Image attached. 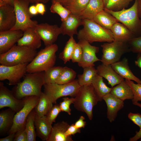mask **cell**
Segmentation results:
<instances>
[{
    "instance_id": "obj_33",
    "label": "cell",
    "mask_w": 141,
    "mask_h": 141,
    "mask_svg": "<svg viewBox=\"0 0 141 141\" xmlns=\"http://www.w3.org/2000/svg\"><path fill=\"white\" fill-rule=\"evenodd\" d=\"M36 113L34 109L27 117L25 130L27 135V141H35L37 135L35 131V119Z\"/></svg>"
},
{
    "instance_id": "obj_29",
    "label": "cell",
    "mask_w": 141,
    "mask_h": 141,
    "mask_svg": "<svg viewBox=\"0 0 141 141\" xmlns=\"http://www.w3.org/2000/svg\"><path fill=\"white\" fill-rule=\"evenodd\" d=\"M39 101L34 109L36 115L39 117L45 116L52 107L53 103L46 94L42 92Z\"/></svg>"
},
{
    "instance_id": "obj_44",
    "label": "cell",
    "mask_w": 141,
    "mask_h": 141,
    "mask_svg": "<svg viewBox=\"0 0 141 141\" xmlns=\"http://www.w3.org/2000/svg\"><path fill=\"white\" fill-rule=\"evenodd\" d=\"M128 118L141 129V114L139 113H130L128 114Z\"/></svg>"
},
{
    "instance_id": "obj_37",
    "label": "cell",
    "mask_w": 141,
    "mask_h": 141,
    "mask_svg": "<svg viewBox=\"0 0 141 141\" xmlns=\"http://www.w3.org/2000/svg\"><path fill=\"white\" fill-rule=\"evenodd\" d=\"M76 74V72L72 69L67 66L64 67L56 83L62 85L70 83L75 80Z\"/></svg>"
},
{
    "instance_id": "obj_14",
    "label": "cell",
    "mask_w": 141,
    "mask_h": 141,
    "mask_svg": "<svg viewBox=\"0 0 141 141\" xmlns=\"http://www.w3.org/2000/svg\"><path fill=\"white\" fill-rule=\"evenodd\" d=\"M82 49V55L80 61L78 63V66L83 68L86 67L94 66V63L101 61L96 56V54L99 51L98 47L93 46L88 42L83 40H79Z\"/></svg>"
},
{
    "instance_id": "obj_24",
    "label": "cell",
    "mask_w": 141,
    "mask_h": 141,
    "mask_svg": "<svg viewBox=\"0 0 141 141\" xmlns=\"http://www.w3.org/2000/svg\"><path fill=\"white\" fill-rule=\"evenodd\" d=\"M66 122L62 121L55 124L47 141H73L72 136H67L65 132L69 126Z\"/></svg>"
},
{
    "instance_id": "obj_4",
    "label": "cell",
    "mask_w": 141,
    "mask_h": 141,
    "mask_svg": "<svg viewBox=\"0 0 141 141\" xmlns=\"http://www.w3.org/2000/svg\"><path fill=\"white\" fill-rule=\"evenodd\" d=\"M37 53L36 50L15 44L6 52L0 54V63L7 66H11L29 63Z\"/></svg>"
},
{
    "instance_id": "obj_57",
    "label": "cell",
    "mask_w": 141,
    "mask_h": 141,
    "mask_svg": "<svg viewBox=\"0 0 141 141\" xmlns=\"http://www.w3.org/2000/svg\"><path fill=\"white\" fill-rule=\"evenodd\" d=\"M40 2L43 3H45L48 2L50 0H40Z\"/></svg>"
},
{
    "instance_id": "obj_55",
    "label": "cell",
    "mask_w": 141,
    "mask_h": 141,
    "mask_svg": "<svg viewBox=\"0 0 141 141\" xmlns=\"http://www.w3.org/2000/svg\"><path fill=\"white\" fill-rule=\"evenodd\" d=\"M51 1H54L56 2H58L62 5H63L66 2L69 0H51Z\"/></svg>"
},
{
    "instance_id": "obj_3",
    "label": "cell",
    "mask_w": 141,
    "mask_h": 141,
    "mask_svg": "<svg viewBox=\"0 0 141 141\" xmlns=\"http://www.w3.org/2000/svg\"><path fill=\"white\" fill-rule=\"evenodd\" d=\"M58 49V46L55 44L41 49L28 64L27 73L44 72L54 66L56 60V52Z\"/></svg>"
},
{
    "instance_id": "obj_1",
    "label": "cell",
    "mask_w": 141,
    "mask_h": 141,
    "mask_svg": "<svg viewBox=\"0 0 141 141\" xmlns=\"http://www.w3.org/2000/svg\"><path fill=\"white\" fill-rule=\"evenodd\" d=\"M43 72L27 73L23 80L16 85L13 92L17 99H21L30 96H39L44 84Z\"/></svg>"
},
{
    "instance_id": "obj_39",
    "label": "cell",
    "mask_w": 141,
    "mask_h": 141,
    "mask_svg": "<svg viewBox=\"0 0 141 141\" xmlns=\"http://www.w3.org/2000/svg\"><path fill=\"white\" fill-rule=\"evenodd\" d=\"M126 83L131 88L133 94V103L141 101V84H135L133 81L125 79Z\"/></svg>"
},
{
    "instance_id": "obj_20",
    "label": "cell",
    "mask_w": 141,
    "mask_h": 141,
    "mask_svg": "<svg viewBox=\"0 0 141 141\" xmlns=\"http://www.w3.org/2000/svg\"><path fill=\"white\" fill-rule=\"evenodd\" d=\"M83 19L79 16L70 14L64 21H62L60 27L61 34L67 35L70 37L74 35H77V30L78 27L82 25Z\"/></svg>"
},
{
    "instance_id": "obj_9",
    "label": "cell",
    "mask_w": 141,
    "mask_h": 141,
    "mask_svg": "<svg viewBox=\"0 0 141 141\" xmlns=\"http://www.w3.org/2000/svg\"><path fill=\"white\" fill-rule=\"evenodd\" d=\"M101 46L102 55L101 61L105 64L111 65L119 61L124 54L130 51L127 42L114 40Z\"/></svg>"
},
{
    "instance_id": "obj_31",
    "label": "cell",
    "mask_w": 141,
    "mask_h": 141,
    "mask_svg": "<svg viewBox=\"0 0 141 141\" xmlns=\"http://www.w3.org/2000/svg\"><path fill=\"white\" fill-rule=\"evenodd\" d=\"M90 0H69L63 5L71 14L79 16L85 8Z\"/></svg>"
},
{
    "instance_id": "obj_50",
    "label": "cell",
    "mask_w": 141,
    "mask_h": 141,
    "mask_svg": "<svg viewBox=\"0 0 141 141\" xmlns=\"http://www.w3.org/2000/svg\"><path fill=\"white\" fill-rule=\"evenodd\" d=\"M29 11L30 14L32 17L38 14L35 5H32L30 7Z\"/></svg>"
},
{
    "instance_id": "obj_41",
    "label": "cell",
    "mask_w": 141,
    "mask_h": 141,
    "mask_svg": "<svg viewBox=\"0 0 141 141\" xmlns=\"http://www.w3.org/2000/svg\"><path fill=\"white\" fill-rule=\"evenodd\" d=\"M61 111L59 105L55 104L49 110L45 115L48 121L52 124L55 122V120Z\"/></svg>"
},
{
    "instance_id": "obj_25",
    "label": "cell",
    "mask_w": 141,
    "mask_h": 141,
    "mask_svg": "<svg viewBox=\"0 0 141 141\" xmlns=\"http://www.w3.org/2000/svg\"><path fill=\"white\" fill-rule=\"evenodd\" d=\"M104 9L103 0H90L85 8L79 16L82 19L93 20Z\"/></svg>"
},
{
    "instance_id": "obj_10",
    "label": "cell",
    "mask_w": 141,
    "mask_h": 141,
    "mask_svg": "<svg viewBox=\"0 0 141 141\" xmlns=\"http://www.w3.org/2000/svg\"><path fill=\"white\" fill-rule=\"evenodd\" d=\"M39 98V96H28L23 98L24 105L15 114L13 124L7 132L8 134H16L25 129L27 117L38 103Z\"/></svg>"
},
{
    "instance_id": "obj_35",
    "label": "cell",
    "mask_w": 141,
    "mask_h": 141,
    "mask_svg": "<svg viewBox=\"0 0 141 141\" xmlns=\"http://www.w3.org/2000/svg\"><path fill=\"white\" fill-rule=\"evenodd\" d=\"M103 0L105 9L117 11L125 8L133 0Z\"/></svg>"
},
{
    "instance_id": "obj_54",
    "label": "cell",
    "mask_w": 141,
    "mask_h": 141,
    "mask_svg": "<svg viewBox=\"0 0 141 141\" xmlns=\"http://www.w3.org/2000/svg\"><path fill=\"white\" fill-rule=\"evenodd\" d=\"M29 2L30 3L36 4L38 2H40V0H22Z\"/></svg>"
},
{
    "instance_id": "obj_21",
    "label": "cell",
    "mask_w": 141,
    "mask_h": 141,
    "mask_svg": "<svg viewBox=\"0 0 141 141\" xmlns=\"http://www.w3.org/2000/svg\"><path fill=\"white\" fill-rule=\"evenodd\" d=\"M115 71L121 77L125 79L134 81L141 84V80L133 73L128 66V59L125 57L121 61L111 64Z\"/></svg>"
},
{
    "instance_id": "obj_12",
    "label": "cell",
    "mask_w": 141,
    "mask_h": 141,
    "mask_svg": "<svg viewBox=\"0 0 141 141\" xmlns=\"http://www.w3.org/2000/svg\"><path fill=\"white\" fill-rule=\"evenodd\" d=\"M45 46L54 44L59 35L61 34L60 27L57 25H50L47 23L38 24L34 28Z\"/></svg>"
},
{
    "instance_id": "obj_36",
    "label": "cell",
    "mask_w": 141,
    "mask_h": 141,
    "mask_svg": "<svg viewBox=\"0 0 141 141\" xmlns=\"http://www.w3.org/2000/svg\"><path fill=\"white\" fill-rule=\"evenodd\" d=\"M63 67L60 66H54L44 71V84L56 83Z\"/></svg>"
},
{
    "instance_id": "obj_28",
    "label": "cell",
    "mask_w": 141,
    "mask_h": 141,
    "mask_svg": "<svg viewBox=\"0 0 141 141\" xmlns=\"http://www.w3.org/2000/svg\"><path fill=\"white\" fill-rule=\"evenodd\" d=\"M91 84L99 101H102L104 96L110 93L112 89L104 82L103 77L98 74L94 78Z\"/></svg>"
},
{
    "instance_id": "obj_52",
    "label": "cell",
    "mask_w": 141,
    "mask_h": 141,
    "mask_svg": "<svg viewBox=\"0 0 141 141\" xmlns=\"http://www.w3.org/2000/svg\"><path fill=\"white\" fill-rule=\"evenodd\" d=\"M135 64L141 68V52L138 53L136 60L135 61Z\"/></svg>"
},
{
    "instance_id": "obj_18",
    "label": "cell",
    "mask_w": 141,
    "mask_h": 141,
    "mask_svg": "<svg viewBox=\"0 0 141 141\" xmlns=\"http://www.w3.org/2000/svg\"><path fill=\"white\" fill-rule=\"evenodd\" d=\"M96 69L98 74L106 79L112 87L124 80L115 71L111 64L102 63Z\"/></svg>"
},
{
    "instance_id": "obj_26",
    "label": "cell",
    "mask_w": 141,
    "mask_h": 141,
    "mask_svg": "<svg viewBox=\"0 0 141 141\" xmlns=\"http://www.w3.org/2000/svg\"><path fill=\"white\" fill-rule=\"evenodd\" d=\"M110 93L123 101L126 99L132 100L133 97L132 90L125 80L112 87Z\"/></svg>"
},
{
    "instance_id": "obj_34",
    "label": "cell",
    "mask_w": 141,
    "mask_h": 141,
    "mask_svg": "<svg viewBox=\"0 0 141 141\" xmlns=\"http://www.w3.org/2000/svg\"><path fill=\"white\" fill-rule=\"evenodd\" d=\"M77 43L73 37H70L66 43L63 51L59 54V58L62 60L64 64L71 59L72 56Z\"/></svg>"
},
{
    "instance_id": "obj_30",
    "label": "cell",
    "mask_w": 141,
    "mask_h": 141,
    "mask_svg": "<svg viewBox=\"0 0 141 141\" xmlns=\"http://www.w3.org/2000/svg\"><path fill=\"white\" fill-rule=\"evenodd\" d=\"M93 20L102 27L110 30L114 24L118 22L114 16L104 10L97 14Z\"/></svg>"
},
{
    "instance_id": "obj_19",
    "label": "cell",
    "mask_w": 141,
    "mask_h": 141,
    "mask_svg": "<svg viewBox=\"0 0 141 141\" xmlns=\"http://www.w3.org/2000/svg\"><path fill=\"white\" fill-rule=\"evenodd\" d=\"M23 35L17 42V45L36 50L41 45V39L34 28H28L23 31Z\"/></svg>"
},
{
    "instance_id": "obj_8",
    "label": "cell",
    "mask_w": 141,
    "mask_h": 141,
    "mask_svg": "<svg viewBox=\"0 0 141 141\" xmlns=\"http://www.w3.org/2000/svg\"><path fill=\"white\" fill-rule=\"evenodd\" d=\"M30 3L22 0H14V7L16 16V22L10 30H20L24 31L27 29L34 28L38 24L32 20V16L29 11Z\"/></svg>"
},
{
    "instance_id": "obj_2",
    "label": "cell",
    "mask_w": 141,
    "mask_h": 141,
    "mask_svg": "<svg viewBox=\"0 0 141 141\" xmlns=\"http://www.w3.org/2000/svg\"><path fill=\"white\" fill-rule=\"evenodd\" d=\"M82 19L83 27L78 32L79 40H84L90 44L94 42L110 43L114 40L110 30L102 27L93 20Z\"/></svg>"
},
{
    "instance_id": "obj_56",
    "label": "cell",
    "mask_w": 141,
    "mask_h": 141,
    "mask_svg": "<svg viewBox=\"0 0 141 141\" xmlns=\"http://www.w3.org/2000/svg\"><path fill=\"white\" fill-rule=\"evenodd\" d=\"M8 4L11 6H14V0H4Z\"/></svg>"
},
{
    "instance_id": "obj_49",
    "label": "cell",
    "mask_w": 141,
    "mask_h": 141,
    "mask_svg": "<svg viewBox=\"0 0 141 141\" xmlns=\"http://www.w3.org/2000/svg\"><path fill=\"white\" fill-rule=\"evenodd\" d=\"M38 14L43 15L46 12L45 5L43 3L38 2L35 4Z\"/></svg>"
},
{
    "instance_id": "obj_47",
    "label": "cell",
    "mask_w": 141,
    "mask_h": 141,
    "mask_svg": "<svg viewBox=\"0 0 141 141\" xmlns=\"http://www.w3.org/2000/svg\"><path fill=\"white\" fill-rule=\"evenodd\" d=\"M133 105L137 106L141 108V103L138 102L133 103ZM139 139L141 141V129L138 131H136L135 135L133 137L130 138L129 141H137Z\"/></svg>"
},
{
    "instance_id": "obj_48",
    "label": "cell",
    "mask_w": 141,
    "mask_h": 141,
    "mask_svg": "<svg viewBox=\"0 0 141 141\" xmlns=\"http://www.w3.org/2000/svg\"><path fill=\"white\" fill-rule=\"evenodd\" d=\"M85 119L84 116H81L79 119L74 124L75 126L77 128L80 129L84 128L86 124V122L84 121Z\"/></svg>"
},
{
    "instance_id": "obj_40",
    "label": "cell",
    "mask_w": 141,
    "mask_h": 141,
    "mask_svg": "<svg viewBox=\"0 0 141 141\" xmlns=\"http://www.w3.org/2000/svg\"><path fill=\"white\" fill-rule=\"evenodd\" d=\"M130 51L141 52V36L135 37L127 42Z\"/></svg>"
},
{
    "instance_id": "obj_51",
    "label": "cell",
    "mask_w": 141,
    "mask_h": 141,
    "mask_svg": "<svg viewBox=\"0 0 141 141\" xmlns=\"http://www.w3.org/2000/svg\"><path fill=\"white\" fill-rule=\"evenodd\" d=\"M7 136L0 139V141H14L15 133H12L8 134Z\"/></svg>"
},
{
    "instance_id": "obj_7",
    "label": "cell",
    "mask_w": 141,
    "mask_h": 141,
    "mask_svg": "<svg viewBox=\"0 0 141 141\" xmlns=\"http://www.w3.org/2000/svg\"><path fill=\"white\" fill-rule=\"evenodd\" d=\"M44 92L53 103H55L57 99L66 96L75 97L81 86L78 79L67 84H59L56 83L44 84Z\"/></svg>"
},
{
    "instance_id": "obj_43",
    "label": "cell",
    "mask_w": 141,
    "mask_h": 141,
    "mask_svg": "<svg viewBox=\"0 0 141 141\" xmlns=\"http://www.w3.org/2000/svg\"><path fill=\"white\" fill-rule=\"evenodd\" d=\"M82 49L81 45L78 42L76 44L74 48L71 60L73 63L79 62L82 55Z\"/></svg>"
},
{
    "instance_id": "obj_53",
    "label": "cell",
    "mask_w": 141,
    "mask_h": 141,
    "mask_svg": "<svg viewBox=\"0 0 141 141\" xmlns=\"http://www.w3.org/2000/svg\"><path fill=\"white\" fill-rule=\"evenodd\" d=\"M137 9L139 17L141 19V0H137Z\"/></svg>"
},
{
    "instance_id": "obj_22",
    "label": "cell",
    "mask_w": 141,
    "mask_h": 141,
    "mask_svg": "<svg viewBox=\"0 0 141 141\" xmlns=\"http://www.w3.org/2000/svg\"><path fill=\"white\" fill-rule=\"evenodd\" d=\"M110 30L115 41L127 42L137 37L126 26L119 22L114 24Z\"/></svg>"
},
{
    "instance_id": "obj_42",
    "label": "cell",
    "mask_w": 141,
    "mask_h": 141,
    "mask_svg": "<svg viewBox=\"0 0 141 141\" xmlns=\"http://www.w3.org/2000/svg\"><path fill=\"white\" fill-rule=\"evenodd\" d=\"M63 99L62 101L60 102L59 104L61 111L66 112L70 115L71 110L70 107L71 104L74 103V98L73 97L71 98L65 97L63 98Z\"/></svg>"
},
{
    "instance_id": "obj_6",
    "label": "cell",
    "mask_w": 141,
    "mask_h": 141,
    "mask_svg": "<svg viewBox=\"0 0 141 141\" xmlns=\"http://www.w3.org/2000/svg\"><path fill=\"white\" fill-rule=\"evenodd\" d=\"M74 98V108L85 113L89 119L91 120L93 108L99 101L92 84L81 86Z\"/></svg>"
},
{
    "instance_id": "obj_58",
    "label": "cell",
    "mask_w": 141,
    "mask_h": 141,
    "mask_svg": "<svg viewBox=\"0 0 141 141\" xmlns=\"http://www.w3.org/2000/svg\"></svg>"
},
{
    "instance_id": "obj_15",
    "label": "cell",
    "mask_w": 141,
    "mask_h": 141,
    "mask_svg": "<svg viewBox=\"0 0 141 141\" xmlns=\"http://www.w3.org/2000/svg\"><path fill=\"white\" fill-rule=\"evenodd\" d=\"M23 33L20 30L0 32V54L6 52L14 45L22 37Z\"/></svg>"
},
{
    "instance_id": "obj_11",
    "label": "cell",
    "mask_w": 141,
    "mask_h": 141,
    "mask_svg": "<svg viewBox=\"0 0 141 141\" xmlns=\"http://www.w3.org/2000/svg\"><path fill=\"white\" fill-rule=\"evenodd\" d=\"M29 63L7 66L0 65V80H8L9 85H16L27 73V67Z\"/></svg>"
},
{
    "instance_id": "obj_17",
    "label": "cell",
    "mask_w": 141,
    "mask_h": 141,
    "mask_svg": "<svg viewBox=\"0 0 141 141\" xmlns=\"http://www.w3.org/2000/svg\"><path fill=\"white\" fill-rule=\"evenodd\" d=\"M107 106V117L112 122L114 121L118 112L124 106V101L115 97L110 93H108L103 98Z\"/></svg>"
},
{
    "instance_id": "obj_16",
    "label": "cell",
    "mask_w": 141,
    "mask_h": 141,
    "mask_svg": "<svg viewBox=\"0 0 141 141\" xmlns=\"http://www.w3.org/2000/svg\"><path fill=\"white\" fill-rule=\"evenodd\" d=\"M16 21L14 6L8 4L0 7V32L10 30L15 25Z\"/></svg>"
},
{
    "instance_id": "obj_38",
    "label": "cell",
    "mask_w": 141,
    "mask_h": 141,
    "mask_svg": "<svg viewBox=\"0 0 141 141\" xmlns=\"http://www.w3.org/2000/svg\"><path fill=\"white\" fill-rule=\"evenodd\" d=\"M50 9V12L58 14L60 17L61 21L65 20L71 14L70 12L60 3L54 1Z\"/></svg>"
},
{
    "instance_id": "obj_45",
    "label": "cell",
    "mask_w": 141,
    "mask_h": 141,
    "mask_svg": "<svg viewBox=\"0 0 141 141\" xmlns=\"http://www.w3.org/2000/svg\"><path fill=\"white\" fill-rule=\"evenodd\" d=\"M81 132L80 129L77 128L74 124L70 125L65 132V134L67 136H72L77 133Z\"/></svg>"
},
{
    "instance_id": "obj_46",
    "label": "cell",
    "mask_w": 141,
    "mask_h": 141,
    "mask_svg": "<svg viewBox=\"0 0 141 141\" xmlns=\"http://www.w3.org/2000/svg\"><path fill=\"white\" fill-rule=\"evenodd\" d=\"M14 141H27V135L25 129L15 134Z\"/></svg>"
},
{
    "instance_id": "obj_32",
    "label": "cell",
    "mask_w": 141,
    "mask_h": 141,
    "mask_svg": "<svg viewBox=\"0 0 141 141\" xmlns=\"http://www.w3.org/2000/svg\"><path fill=\"white\" fill-rule=\"evenodd\" d=\"M83 69V73L78 75V81L81 86L91 84L94 78L98 74L97 70L94 66L87 67Z\"/></svg>"
},
{
    "instance_id": "obj_23",
    "label": "cell",
    "mask_w": 141,
    "mask_h": 141,
    "mask_svg": "<svg viewBox=\"0 0 141 141\" xmlns=\"http://www.w3.org/2000/svg\"><path fill=\"white\" fill-rule=\"evenodd\" d=\"M35 125L37 136L42 140L47 141L52 126L48 121L46 116L39 117L36 114Z\"/></svg>"
},
{
    "instance_id": "obj_5",
    "label": "cell",
    "mask_w": 141,
    "mask_h": 141,
    "mask_svg": "<svg viewBox=\"0 0 141 141\" xmlns=\"http://www.w3.org/2000/svg\"><path fill=\"white\" fill-rule=\"evenodd\" d=\"M104 10L124 25L137 37L141 36V19L138 12L137 0H135L133 5L127 9L124 8L117 11L105 9Z\"/></svg>"
},
{
    "instance_id": "obj_27",
    "label": "cell",
    "mask_w": 141,
    "mask_h": 141,
    "mask_svg": "<svg viewBox=\"0 0 141 141\" xmlns=\"http://www.w3.org/2000/svg\"><path fill=\"white\" fill-rule=\"evenodd\" d=\"M15 112L9 108L0 113V134L3 135L9 131L13 123Z\"/></svg>"
},
{
    "instance_id": "obj_13",
    "label": "cell",
    "mask_w": 141,
    "mask_h": 141,
    "mask_svg": "<svg viewBox=\"0 0 141 141\" xmlns=\"http://www.w3.org/2000/svg\"><path fill=\"white\" fill-rule=\"evenodd\" d=\"M24 103L23 98H16L13 92L4 86L3 83L0 82V109L8 107L16 113L23 107Z\"/></svg>"
}]
</instances>
